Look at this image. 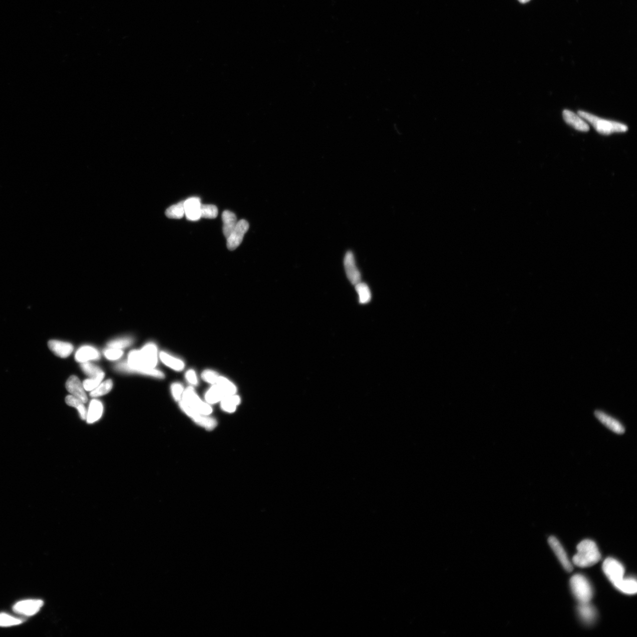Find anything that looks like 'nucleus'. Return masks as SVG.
I'll list each match as a JSON object with an SVG mask.
<instances>
[{
    "label": "nucleus",
    "instance_id": "f257e3e1",
    "mask_svg": "<svg viewBox=\"0 0 637 637\" xmlns=\"http://www.w3.org/2000/svg\"><path fill=\"white\" fill-rule=\"evenodd\" d=\"M158 363V349L152 343L146 344L141 350L131 351L128 361L116 366L121 371L141 373L157 378H164V374L160 370L155 369Z\"/></svg>",
    "mask_w": 637,
    "mask_h": 637
},
{
    "label": "nucleus",
    "instance_id": "f03ea898",
    "mask_svg": "<svg viewBox=\"0 0 637 637\" xmlns=\"http://www.w3.org/2000/svg\"><path fill=\"white\" fill-rule=\"evenodd\" d=\"M577 554L573 559V563L580 568L593 566L599 562L601 555L597 544L591 540H584L577 546Z\"/></svg>",
    "mask_w": 637,
    "mask_h": 637
},
{
    "label": "nucleus",
    "instance_id": "7ed1b4c3",
    "mask_svg": "<svg viewBox=\"0 0 637 637\" xmlns=\"http://www.w3.org/2000/svg\"><path fill=\"white\" fill-rule=\"evenodd\" d=\"M578 115L585 121L589 122L601 134L609 135L613 133L625 132L629 129L623 123L602 119L582 110L578 111Z\"/></svg>",
    "mask_w": 637,
    "mask_h": 637
},
{
    "label": "nucleus",
    "instance_id": "20e7f679",
    "mask_svg": "<svg viewBox=\"0 0 637 637\" xmlns=\"http://www.w3.org/2000/svg\"><path fill=\"white\" fill-rule=\"evenodd\" d=\"M570 584L572 591L580 603H590L593 596V591L590 582L581 574L574 575Z\"/></svg>",
    "mask_w": 637,
    "mask_h": 637
},
{
    "label": "nucleus",
    "instance_id": "39448f33",
    "mask_svg": "<svg viewBox=\"0 0 637 637\" xmlns=\"http://www.w3.org/2000/svg\"><path fill=\"white\" fill-rule=\"evenodd\" d=\"M603 569L604 574L615 587L625 579V567L615 559H606L604 562Z\"/></svg>",
    "mask_w": 637,
    "mask_h": 637
},
{
    "label": "nucleus",
    "instance_id": "423d86ee",
    "mask_svg": "<svg viewBox=\"0 0 637 637\" xmlns=\"http://www.w3.org/2000/svg\"><path fill=\"white\" fill-rule=\"evenodd\" d=\"M181 400L201 415H209L213 411L212 408L209 404L201 401L199 396L192 387L184 390Z\"/></svg>",
    "mask_w": 637,
    "mask_h": 637
},
{
    "label": "nucleus",
    "instance_id": "0eeeda50",
    "mask_svg": "<svg viewBox=\"0 0 637 637\" xmlns=\"http://www.w3.org/2000/svg\"><path fill=\"white\" fill-rule=\"evenodd\" d=\"M43 604V601L41 600H23L15 604L12 610L21 615L33 616L39 612Z\"/></svg>",
    "mask_w": 637,
    "mask_h": 637
},
{
    "label": "nucleus",
    "instance_id": "6e6552de",
    "mask_svg": "<svg viewBox=\"0 0 637 637\" xmlns=\"http://www.w3.org/2000/svg\"><path fill=\"white\" fill-rule=\"evenodd\" d=\"M249 229V224L245 220L237 223L235 229L227 239V248L230 250L236 249L242 243L243 237Z\"/></svg>",
    "mask_w": 637,
    "mask_h": 637
},
{
    "label": "nucleus",
    "instance_id": "1a4fd4ad",
    "mask_svg": "<svg viewBox=\"0 0 637 637\" xmlns=\"http://www.w3.org/2000/svg\"><path fill=\"white\" fill-rule=\"evenodd\" d=\"M344 266L345 268L347 278L351 284L356 285L361 281V276L357 269L353 253L348 252L346 253L344 259Z\"/></svg>",
    "mask_w": 637,
    "mask_h": 637
},
{
    "label": "nucleus",
    "instance_id": "9d476101",
    "mask_svg": "<svg viewBox=\"0 0 637 637\" xmlns=\"http://www.w3.org/2000/svg\"><path fill=\"white\" fill-rule=\"evenodd\" d=\"M548 542L549 545L551 546L552 550L554 551V553L557 555L559 561H560L565 570L568 572L573 571V565H572L570 560H569L566 552H565V549L558 539L554 536H551L548 539Z\"/></svg>",
    "mask_w": 637,
    "mask_h": 637
},
{
    "label": "nucleus",
    "instance_id": "9b49d317",
    "mask_svg": "<svg viewBox=\"0 0 637 637\" xmlns=\"http://www.w3.org/2000/svg\"><path fill=\"white\" fill-rule=\"evenodd\" d=\"M595 415L601 423L605 425L609 430L614 432V433L619 434H622L625 433L626 429L622 424V422L612 417V416L609 415L601 411L595 412Z\"/></svg>",
    "mask_w": 637,
    "mask_h": 637
},
{
    "label": "nucleus",
    "instance_id": "f8f14e48",
    "mask_svg": "<svg viewBox=\"0 0 637 637\" xmlns=\"http://www.w3.org/2000/svg\"><path fill=\"white\" fill-rule=\"evenodd\" d=\"M201 206L199 198H190L184 201L185 216L187 220L195 222L201 219Z\"/></svg>",
    "mask_w": 637,
    "mask_h": 637
},
{
    "label": "nucleus",
    "instance_id": "ddd939ff",
    "mask_svg": "<svg viewBox=\"0 0 637 637\" xmlns=\"http://www.w3.org/2000/svg\"><path fill=\"white\" fill-rule=\"evenodd\" d=\"M66 389L71 395L79 398L85 404L88 401L87 396L80 379L76 376H71L66 382Z\"/></svg>",
    "mask_w": 637,
    "mask_h": 637
},
{
    "label": "nucleus",
    "instance_id": "4468645a",
    "mask_svg": "<svg viewBox=\"0 0 637 637\" xmlns=\"http://www.w3.org/2000/svg\"><path fill=\"white\" fill-rule=\"evenodd\" d=\"M564 121L575 129L582 132L589 131L590 126L585 120L576 113L569 110H564L563 112Z\"/></svg>",
    "mask_w": 637,
    "mask_h": 637
},
{
    "label": "nucleus",
    "instance_id": "2eb2a0df",
    "mask_svg": "<svg viewBox=\"0 0 637 637\" xmlns=\"http://www.w3.org/2000/svg\"><path fill=\"white\" fill-rule=\"evenodd\" d=\"M48 346L55 355L61 358H66L69 356L74 349L72 344L57 340H50Z\"/></svg>",
    "mask_w": 637,
    "mask_h": 637
},
{
    "label": "nucleus",
    "instance_id": "dca6fc26",
    "mask_svg": "<svg viewBox=\"0 0 637 637\" xmlns=\"http://www.w3.org/2000/svg\"><path fill=\"white\" fill-rule=\"evenodd\" d=\"M99 353L95 347L90 346H84L77 350L75 359L77 362L83 363L90 360L98 359Z\"/></svg>",
    "mask_w": 637,
    "mask_h": 637
},
{
    "label": "nucleus",
    "instance_id": "f3484780",
    "mask_svg": "<svg viewBox=\"0 0 637 637\" xmlns=\"http://www.w3.org/2000/svg\"><path fill=\"white\" fill-rule=\"evenodd\" d=\"M103 412V406L102 403L97 400V399H92L87 411L86 420L87 423L92 424L98 421L101 418Z\"/></svg>",
    "mask_w": 637,
    "mask_h": 637
},
{
    "label": "nucleus",
    "instance_id": "a211bd4d",
    "mask_svg": "<svg viewBox=\"0 0 637 637\" xmlns=\"http://www.w3.org/2000/svg\"><path fill=\"white\" fill-rule=\"evenodd\" d=\"M223 234L227 239L237 225V220L235 214L228 210L224 211L222 215Z\"/></svg>",
    "mask_w": 637,
    "mask_h": 637
},
{
    "label": "nucleus",
    "instance_id": "6ab92c4d",
    "mask_svg": "<svg viewBox=\"0 0 637 637\" xmlns=\"http://www.w3.org/2000/svg\"><path fill=\"white\" fill-rule=\"evenodd\" d=\"M578 611L581 619L586 623H593L596 619V609L590 603H580Z\"/></svg>",
    "mask_w": 637,
    "mask_h": 637
},
{
    "label": "nucleus",
    "instance_id": "aec40b11",
    "mask_svg": "<svg viewBox=\"0 0 637 637\" xmlns=\"http://www.w3.org/2000/svg\"><path fill=\"white\" fill-rule=\"evenodd\" d=\"M159 356H160L161 361L165 365L170 367L172 369L177 370V371H181L184 368L185 365L183 360L169 355L167 353L161 352Z\"/></svg>",
    "mask_w": 637,
    "mask_h": 637
},
{
    "label": "nucleus",
    "instance_id": "412c9836",
    "mask_svg": "<svg viewBox=\"0 0 637 637\" xmlns=\"http://www.w3.org/2000/svg\"><path fill=\"white\" fill-rule=\"evenodd\" d=\"M66 402L70 407L76 408L78 412H79L80 417L82 418V420H86L87 410L85 406H84V402L79 398L71 395L66 396Z\"/></svg>",
    "mask_w": 637,
    "mask_h": 637
},
{
    "label": "nucleus",
    "instance_id": "4be33fe9",
    "mask_svg": "<svg viewBox=\"0 0 637 637\" xmlns=\"http://www.w3.org/2000/svg\"><path fill=\"white\" fill-rule=\"evenodd\" d=\"M221 402V406L224 411L232 413L236 411L237 405L240 404V398L235 394L229 395L223 398Z\"/></svg>",
    "mask_w": 637,
    "mask_h": 637
},
{
    "label": "nucleus",
    "instance_id": "5701e85b",
    "mask_svg": "<svg viewBox=\"0 0 637 637\" xmlns=\"http://www.w3.org/2000/svg\"><path fill=\"white\" fill-rule=\"evenodd\" d=\"M225 394L216 384H214L206 393L205 398L208 403L210 404H216L226 397Z\"/></svg>",
    "mask_w": 637,
    "mask_h": 637
},
{
    "label": "nucleus",
    "instance_id": "b1692460",
    "mask_svg": "<svg viewBox=\"0 0 637 637\" xmlns=\"http://www.w3.org/2000/svg\"><path fill=\"white\" fill-rule=\"evenodd\" d=\"M616 588L623 593L635 594L637 591V581L634 578H625Z\"/></svg>",
    "mask_w": 637,
    "mask_h": 637
},
{
    "label": "nucleus",
    "instance_id": "393cba45",
    "mask_svg": "<svg viewBox=\"0 0 637 637\" xmlns=\"http://www.w3.org/2000/svg\"><path fill=\"white\" fill-rule=\"evenodd\" d=\"M216 384L219 386L226 396L236 394L237 391L236 385L225 377L219 376Z\"/></svg>",
    "mask_w": 637,
    "mask_h": 637
},
{
    "label": "nucleus",
    "instance_id": "a878e982",
    "mask_svg": "<svg viewBox=\"0 0 637 637\" xmlns=\"http://www.w3.org/2000/svg\"><path fill=\"white\" fill-rule=\"evenodd\" d=\"M113 387V382L111 379L106 380L102 382L97 386V387L92 391H90V396L92 397H97V396H101L105 395L111 391Z\"/></svg>",
    "mask_w": 637,
    "mask_h": 637
},
{
    "label": "nucleus",
    "instance_id": "bb28decb",
    "mask_svg": "<svg viewBox=\"0 0 637 637\" xmlns=\"http://www.w3.org/2000/svg\"><path fill=\"white\" fill-rule=\"evenodd\" d=\"M166 216L170 219H180L185 215L184 201L174 205L165 211Z\"/></svg>",
    "mask_w": 637,
    "mask_h": 637
},
{
    "label": "nucleus",
    "instance_id": "cd10ccee",
    "mask_svg": "<svg viewBox=\"0 0 637 637\" xmlns=\"http://www.w3.org/2000/svg\"><path fill=\"white\" fill-rule=\"evenodd\" d=\"M356 290L359 295L360 304H366L371 300V294H370L369 288L365 284L360 282L356 285Z\"/></svg>",
    "mask_w": 637,
    "mask_h": 637
},
{
    "label": "nucleus",
    "instance_id": "c85d7f7f",
    "mask_svg": "<svg viewBox=\"0 0 637 637\" xmlns=\"http://www.w3.org/2000/svg\"><path fill=\"white\" fill-rule=\"evenodd\" d=\"M81 368L83 371L90 378H96L97 376L105 375V373L99 367L93 365L89 362H83L81 364Z\"/></svg>",
    "mask_w": 637,
    "mask_h": 637
},
{
    "label": "nucleus",
    "instance_id": "c756f323",
    "mask_svg": "<svg viewBox=\"0 0 637 637\" xmlns=\"http://www.w3.org/2000/svg\"><path fill=\"white\" fill-rule=\"evenodd\" d=\"M20 619L15 618L5 613H0V627H9L16 626L22 623Z\"/></svg>",
    "mask_w": 637,
    "mask_h": 637
},
{
    "label": "nucleus",
    "instance_id": "7c9ffc66",
    "mask_svg": "<svg viewBox=\"0 0 637 637\" xmlns=\"http://www.w3.org/2000/svg\"><path fill=\"white\" fill-rule=\"evenodd\" d=\"M201 217L206 219H215L218 215L217 207L214 205L201 204Z\"/></svg>",
    "mask_w": 637,
    "mask_h": 637
},
{
    "label": "nucleus",
    "instance_id": "2f4dec72",
    "mask_svg": "<svg viewBox=\"0 0 637 637\" xmlns=\"http://www.w3.org/2000/svg\"><path fill=\"white\" fill-rule=\"evenodd\" d=\"M133 339L131 337H122L110 341L108 343V346L109 347H112V348L121 349L131 345Z\"/></svg>",
    "mask_w": 637,
    "mask_h": 637
},
{
    "label": "nucleus",
    "instance_id": "473e14b6",
    "mask_svg": "<svg viewBox=\"0 0 637 637\" xmlns=\"http://www.w3.org/2000/svg\"><path fill=\"white\" fill-rule=\"evenodd\" d=\"M104 377H105V375L97 376L96 378H90L84 380L83 382V385L85 391H92V390L96 388L102 382Z\"/></svg>",
    "mask_w": 637,
    "mask_h": 637
},
{
    "label": "nucleus",
    "instance_id": "72a5a7b5",
    "mask_svg": "<svg viewBox=\"0 0 637 637\" xmlns=\"http://www.w3.org/2000/svg\"><path fill=\"white\" fill-rule=\"evenodd\" d=\"M195 422L207 430H213L217 425V422L214 419L206 417V415H201Z\"/></svg>",
    "mask_w": 637,
    "mask_h": 637
},
{
    "label": "nucleus",
    "instance_id": "f704fd0d",
    "mask_svg": "<svg viewBox=\"0 0 637 637\" xmlns=\"http://www.w3.org/2000/svg\"><path fill=\"white\" fill-rule=\"evenodd\" d=\"M123 351L121 349L112 348L109 347L104 351V355L107 359L111 360H115L120 358L123 355Z\"/></svg>",
    "mask_w": 637,
    "mask_h": 637
},
{
    "label": "nucleus",
    "instance_id": "c9c22d12",
    "mask_svg": "<svg viewBox=\"0 0 637 637\" xmlns=\"http://www.w3.org/2000/svg\"><path fill=\"white\" fill-rule=\"evenodd\" d=\"M184 390L183 385L180 383H174L171 385V392L174 398L177 401H180Z\"/></svg>",
    "mask_w": 637,
    "mask_h": 637
},
{
    "label": "nucleus",
    "instance_id": "e433bc0d",
    "mask_svg": "<svg viewBox=\"0 0 637 637\" xmlns=\"http://www.w3.org/2000/svg\"><path fill=\"white\" fill-rule=\"evenodd\" d=\"M219 377L218 373L212 370H205L202 373V378L204 381L213 385L216 384Z\"/></svg>",
    "mask_w": 637,
    "mask_h": 637
},
{
    "label": "nucleus",
    "instance_id": "4c0bfd02",
    "mask_svg": "<svg viewBox=\"0 0 637 637\" xmlns=\"http://www.w3.org/2000/svg\"><path fill=\"white\" fill-rule=\"evenodd\" d=\"M185 377H186L187 381L190 383L191 384L193 385H196L197 384L198 380L197 378V375H196V372H195L194 370L190 369L189 370H188V371L186 373V374H185Z\"/></svg>",
    "mask_w": 637,
    "mask_h": 637
},
{
    "label": "nucleus",
    "instance_id": "58836bf2",
    "mask_svg": "<svg viewBox=\"0 0 637 637\" xmlns=\"http://www.w3.org/2000/svg\"><path fill=\"white\" fill-rule=\"evenodd\" d=\"M518 1L519 2H521V3H523V4H525V3L530 1H531V0H518Z\"/></svg>",
    "mask_w": 637,
    "mask_h": 637
}]
</instances>
